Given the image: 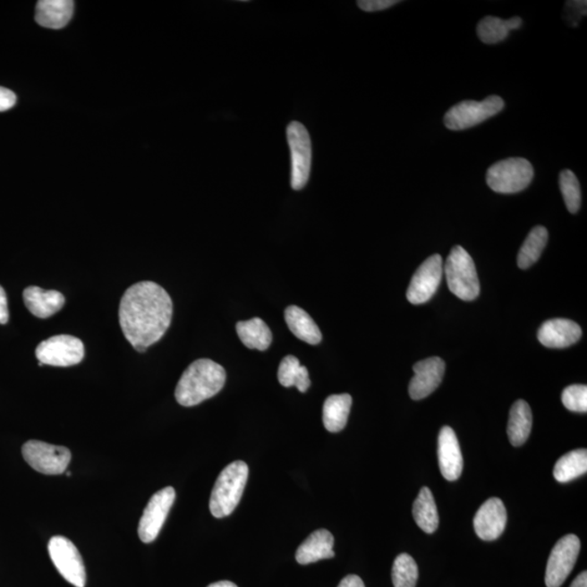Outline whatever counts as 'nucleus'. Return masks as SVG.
<instances>
[{
	"label": "nucleus",
	"instance_id": "f257e3e1",
	"mask_svg": "<svg viewBox=\"0 0 587 587\" xmlns=\"http://www.w3.org/2000/svg\"><path fill=\"white\" fill-rule=\"evenodd\" d=\"M172 315L174 303L169 294L155 282L135 283L121 298V330L139 353H145L164 337L171 325Z\"/></svg>",
	"mask_w": 587,
	"mask_h": 587
},
{
	"label": "nucleus",
	"instance_id": "f03ea898",
	"mask_svg": "<svg viewBox=\"0 0 587 587\" xmlns=\"http://www.w3.org/2000/svg\"><path fill=\"white\" fill-rule=\"evenodd\" d=\"M225 368L210 359H199L186 369L175 388V399L181 406L193 407L207 401L224 388Z\"/></svg>",
	"mask_w": 587,
	"mask_h": 587
},
{
	"label": "nucleus",
	"instance_id": "7ed1b4c3",
	"mask_svg": "<svg viewBox=\"0 0 587 587\" xmlns=\"http://www.w3.org/2000/svg\"><path fill=\"white\" fill-rule=\"evenodd\" d=\"M248 473L250 469L242 460L222 470L210 496L209 508L215 518L227 517L235 510L244 493Z\"/></svg>",
	"mask_w": 587,
	"mask_h": 587
},
{
	"label": "nucleus",
	"instance_id": "20e7f679",
	"mask_svg": "<svg viewBox=\"0 0 587 587\" xmlns=\"http://www.w3.org/2000/svg\"><path fill=\"white\" fill-rule=\"evenodd\" d=\"M445 276L450 292L460 300L474 301L480 294V281L474 261L462 246L454 247L445 263Z\"/></svg>",
	"mask_w": 587,
	"mask_h": 587
},
{
	"label": "nucleus",
	"instance_id": "39448f33",
	"mask_svg": "<svg viewBox=\"0 0 587 587\" xmlns=\"http://www.w3.org/2000/svg\"><path fill=\"white\" fill-rule=\"evenodd\" d=\"M534 170L530 161L509 158L499 161L488 170L487 183L496 193L515 194L531 184Z\"/></svg>",
	"mask_w": 587,
	"mask_h": 587
},
{
	"label": "nucleus",
	"instance_id": "423d86ee",
	"mask_svg": "<svg viewBox=\"0 0 587 587\" xmlns=\"http://www.w3.org/2000/svg\"><path fill=\"white\" fill-rule=\"evenodd\" d=\"M504 107L503 98L496 95L482 101L464 100L447 111L444 116V123L449 130H467L492 118Z\"/></svg>",
	"mask_w": 587,
	"mask_h": 587
},
{
	"label": "nucleus",
	"instance_id": "0eeeda50",
	"mask_svg": "<svg viewBox=\"0 0 587 587\" xmlns=\"http://www.w3.org/2000/svg\"><path fill=\"white\" fill-rule=\"evenodd\" d=\"M292 157V189L301 191L310 180L312 147L310 133L302 123L293 121L286 130Z\"/></svg>",
	"mask_w": 587,
	"mask_h": 587
},
{
	"label": "nucleus",
	"instance_id": "6e6552de",
	"mask_svg": "<svg viewBox=\"0 0 587 587\" xmlns=\"http://www.w3.org/2000/svg\"><path fill=\"white\" fill-rule=\"evenodd\" d=\"M48 553L55 569L65 581L75 587H85L86 571L82 556L72 541L64 536H54L48 543Z\"/></svg>",
	"mask_w": 587,
	"mask_h": 587
},
{
	"label": "nucleus",
	"instance_id": "1a4fd4ad",
	"mask_svg": "<svg viewBox=\"0 0 587 587\" xmlns=\"http://www.w3.org/2000/svg\"><path fill=\"white\" fill-rule=\"evenodd\" d=\"M22 455L25 462L34 470L48 475L65 472L71 460V452L67 447L40 442V440H29L25 443Z\"/></svg>",
	"mask_w": 587,
	"mask_h": 587
},
{
	"label": "nucleus",
	"instance_id": "9d476101",
	"mask_svg": "<svg viewBox=\"0 0 587 587\" xmlns=\"http://www.w3.org/2000/svg\"><path fill=\"white\" fill-rule=\"evenodd\" d=\"M35 353L43 366L71 367L83 361L84 344L78 337L63 334L39 343Z\"/></svg>",
	"mask_w": 587,
	"mask_h": 587
},
{
	"label": "nucleus",
	"instance_id": "9b49d317",
	"mask_svg": "<svg viewBox=\"0 0 587 587\" xmlns=\"http://www.w3.org/2000/svg\"><path fill=\"white\" fill-rule=\"evenodd\" d=\"M578 536L566 535L557 541L546 566L545 583L548 587H560L574 568L580 554Z\"/></svg>",
	"mask_w": 587,
	"mask_h": 587
},
{
	"label": "nucleus",
	"instance_id": "f8f14e48",
	"mask_svg": "<svg viewBox=\"0 0 587 587\" xmlns=\"http://www.w3.org/2000/svg\"><path fill=\"white\" fill-rule=\"evenodd\" d=\"M175 500V490L168 487L149 499L139 523V536L143 543H151L159 535Z\"/></svg>",
	"mask_w": 587,
	"mask_h": 587
},
{
	"label": "nucleus",
	"instance_id": "ddd939ff",
	"mask_svg": "<svg viewBox=\"0 0 587 587\" xmlns=\"http://www.w3.org/2000/svg\"><path fill=\"white\" fill-rule=\"evenodd\" d=\"M443 260L439 255L428 258L410 282L407 291V300L413 305H420L431 300L443 277Z\"/></svg>",
	"mask_w": 587,
	"mask_h": 587
},
{
	"label": "nucleus",
	"instance_id": "4468645a",
	"mask_svg": "<svg viewBox=\"0 0 587 587\" xmlns=\"http://www.w3.org/2000/svg\"><path fill=\"white\" fill-rule=\"evenodd\" d=\"M414 377L409 384V395L420 401L431 395L442 383L445 373L443 359L432 357L419 362L413 366Z\"/></svg>",
	"mask_w": 587,
	"mask_h": 587
},
{
	"label": "nucleus",
	"instance_id": "2eb2a0df",
	"mask_svg": "<svg viewBox=\"0 0 587 587\" xmlns=\"http://www.w3.org/2000/svg\"><path fill=\"white\" fill-rule=\"evenodd\" d=\"M507 523V513L499 498L487 500L478 510L473 520L475 533L481 540H494L503 534Z\"/></svg>",
	"mask_w": 587,
	"mask_h": 587
},
{
	"label": "nucleus",
	"instance_id": "dca6fc26",
	"mask_svg": "<svg viewBox=\"0 0 587 587\" xmlns=\"http://www.w3.org/2000/svg\"><path fill=\"white\" fill-rule=\"evenodd\" d=\"M438 456L440 473L447 481H456L463 473L464 460L456 434L449 427L440 430Z\"/></svg>",
	"mask_w": 587,
	"mask_h": 587
},
{
	"label": "nucleus",
	"instance_id": "f3484780",
	"mask_svg": "<svg viewBox=\"0 0 587 587\" xmlns=\"http://www.w3.org/2000/svg\"><path fill=\"white\" fill-rule=\"evenodd\" d=\"M582 330L578 323L568 319H551L540 328L538 337L541 345L549 348H566L580 340Z\"/></svg>",
	"mask_w": 587,
	"mask_h": 587
},
{
	"label": "nucleus",
	"instance_id": "a211bd4d",
	"mask_svg": "<svg viewBox=\"0 0 587 587\" xmlns=\"http://www.w3.org/2000/svg\"><path fill=\"white\" fill-rule=\"evenodd\" d=\"M23 300L30 312L35 317L47 319L63 310L65 298L58 291H45L38 286H30L23 292Z\"/></svg>",
	"mask_w": 587,
	"mask_h": 587
},
{
	"label": "nucleus",
	"instance_id": "6ab92c4d",
	"mask_svg": "<svg viewBox=\"0 0 587 587\" xmlns=\"http://www.w3.org/2000/svg\"><path fill=\"white\" fill-rule=\"evenodd\" d=\"M334 538L328 530L320 529L308 536L298 548L296 560L300 565H310L336 556L333 550Z\"/></svg>",
	"mask_w": 587,
	"mask_h": 587
},
{
	"label": "nucleus",
	"instance_id": "aec40b11",
	"mask_svg": "<svg viewBox=\"0 0 587 587\" xmlns=\"http://www.w3.org/2000/svg\"><path fill=\"white\" fill-rule=\"evenodd\" d=\"M74 3L71 0H40L35 20L40 27L59 30L72 19Z\"/></svg>",
	"mask_w": 587,
	"mask_h": 587
},
{
	"label": "nucleus",
	"instance_id": "412c9836",
	"mask_svg": "<svg viewBox=\"0 0 587 587\" xmlns=\"http://www.w3.org/2000/svg\"><path fill=\"white\" fill-rule=\"evenodd\" d=\"M285 316L288 328L297 338L311 344V345H318L322 341L320 328L302 308L297 306L287 307Z\"/></svg>",
	"mask_w": 587,
	"mask_h": 587
},
{
	"label": "nucleus",
	"instance_id": "4be33fe9",
	"mask_svg": "<svg viewBox=\"0 0 587 587\" xmlns=\"http://www.w3.org/2000/svg\"><path fill=\"white\" fill-rule=\"evenodd\" d=\"M353 398L351 395H331L323 404V424L328 432H341L346 427L351 413Z\"/></svg>",
	"mask_w": 587,
	"mask_h": 587
},
{
	"label": "nucleus",
	"instance_id": "5701e85b",
	"mask_svg": "<svg viewBox=\"0 0 587 587\" xmlns=\"http://www.w3.org/2000/svg\"><path fill=\"white\" fill-rule=\"evenodd\" d=\"M532 430V412L529 404L520 399L510 409L508 438L511 445L521 447L528 440Z\"/></svg>",
	"mask_w": 587,
	"mask_h": 587
},
{
	"label": "nucleus",
	"instance_id": "b1692460",
	"mask_svg": "<svg viewBox=\"0 0 587 587\" xmlns=\"http://www.w3.org/2000/svg\"><path fill=\"white\" fill-rule=\"evenodd\" d=\"M237 336L247 348L267 351L272 343V332L260 318L240 321L236 325Z\"/></svg>",
	"mask_w": 587,
	"mask_h": 587
},
{
	"label": "nucleus",
	"instance_id": "393cba45",
	"mask_svg": "<svg viewBox=\"0 0 587 587\" xmlns=\"http://www.w3.org/2000/svg\"><path fill=\"white\" fill-rule=\"evenodd\" d=\"M413 515L419 528L425 533L432 534L438 528V513L431 490L422 488L414 500Z\"/></svg>",
	"mask_w": 587,
	"mask_h": 587
},
{
	"label": "nucleus",
	"instance_id": "a878e982",
	"mask_svg": "<svg viewBox=\"0 0 587 587\" xmlns=\"http://www.w3.org/2000/svg\"><path fill=\"white\" fill-rule=\"evenodd\" d=\"M521 25H523V20L519 17L509 20L487 17L479 22L477 33L483 43L498 44L507 38L509 32L519 29Z\"/></svg>",
	"mask_w": 587,
	"mask_h": 587
},
{
	"label": "nucleus",
	"instance_id": "bb28decb",
	"mask_svg": "<svg viewBox=\"0 0 587 587\" xmlns=\"http://www.w3.org/2000/svg\"><path fill=\"white\" fill-rule=\"evenodd\" d=\"M278 382L285 387H296L301 393L307 392L311 381L307 368L302 366L295 356H286L280 363L277 371Z\"/></svg>",
	"mask_w": 587,
	"mask_h": 587
},
{
	"label": "nucleus",
	"instance_id": "cd10ccee",
	"mask_svg": "<svg viewBox=\"0 0 587 587\" xmlns=\"http://www.w3.org/2000/svg\"><path fill=\"white\" fill-rule=\"evenodd\" d=\"M587 472V450L576 449L566 454L555 464L554 477L560 483L581 477Z\"/></svg>",
	"mask_w": 587,
	"mask_h": 587
},
{
	"label": "nucleus",
	"instance_id": "c85d7f7f",
	"mask_svg": "<svg viewBox=\"0 0 587 587\" xmlns=\"http://www.w3.org/2000/svg\"><path fill=\"white\" fill-rule=\"evenodd\" d=\"M549 242V231L544 226H535L529 233L523 245L521 246L518 255V266L520 269H528L540 259L541 252L545 250Z\"/></svg>",
	"mask_w": 587,
	"mask_h": 587
},
{
	"label": "nucleus",
	"instance_id": "c756f323",
	"mask_svg": "<svg viewBox=\"0 0 587 587\" xmlns=\"http://www.w3.org/2000/svg\"><path fill=\"white\" fill-rule=\"evenodd\" d=\"M418 578V566L413 557L408 554L398 555L392 569L394 587H416Z\"/></svg>",
	"mask_w": 587,
	"mask_h": 587
},
{
	"label": "nucleus",
	"instance_id": "7c9ffc66",
	"mask_svg": "<svg viewBox=\"0 0 587 587\" xmlns=\"http://www.w3.org/2000/svg\"><path fill=\"white\" fill-rule=\"evenodd\" d=\"M559 185L566 209L570 214H576L581 207V186L574 172L564 170L560 172Z\"/></svg>",
	"mask_w": 587,
	"mask_h": 587
},
{
	"label": "nucleus",
	"instance_id": "2f4dec72",
	"mask_svg": "<svg viewBox=\"0 0 587 587\" xmlns=\"http://www.w3.org/2000/svg\"><path fill=\"white\" fill-rule=\"evenodd\" d=\"M564 406L574 413H586L587 412V387L582 384L571 386L565 388L563 392Z\"/></svg>",
	"mask_w": 587,
	"mask_h": 587
},
{
	"label": "nucleus",
	"instance_id": "473e14b6",
	"mask_svg": "<svg viewBox=\"0 0 587 587\" xmlns=\"http://www.w3.org/2000/svg\"><path fill=\"white\" fill-rule=\"evenodd\" d=\"M398 3V0H359L357 4L363 12L376 13L391 8Z\"/></svg>",
	"mask_w": 587,
	"mask_h": 587
},
{
	"label": "nucleus",
	"instance_id": "72a5a7b5",
	"mask_svg": "<svg viewBox=\"0 0 587 587\" xmlns=\"http://www.w3.org/2000/svg\"><path fill=\"white\" fill-rule=\"evenodd\" d=\"M17 103V96L8 89L0 86V111L12 109Z\"/></svg>",
	"mask_w": 587,
	"mask_h": 587
},
{
	"label": "nucleus",
	"instance_id": "f704fd0d",
	"mask_svg": "<svg viewBox=\"0 0 587 587\" xmlns=\"http://www.w3.org/2000/svg\"><path fill=\"white\" fill-rule=\"evenodd\" d=\"M9 320V311L6 292L0 286V325H6Z\"/></svg>",
	"mask_w": 587,
	"mask_h": 587
},
{
	"label": "nucleus",
	"instance_id": "c9c22d12",
	"mask_svg": "<svg viewBox=\"0 0 587 587\" xmlns=\"http://www.w3.org/2000/svg\"><path fill=\"white\" fill-rule=\"evenodd\" d=\"M337 587H366L363 581L358 575H347L341 581L340 585Z\"/></svg>",
	"mask_w": 587,
	"mask_h": 587
},
{
	"label": "nucleus",
	"instance_id": "e433bc0d",
	"mask_svg": "<svg viewBox=\"0 0 587 587\" xmlns=\"http://www.w3.org/2000/svg\"><path fill=\"white\" fill-rule=\"evenodd\" d=\"M570 587H587V574L586 571L582 572L576 579L572 582Z\"/></svg>",
	"mask_w": 587,
	"mask_h": 587
},
{
	"label": "nucleus",
	"instance_id": "4c0bfd02",
	"mask_svg": "<svg viewBox=\"0 0 587 587\" xmlns=\"http://www.w3.org/2000/svg\"><path fill=\"white\" fill-rule=\"evenodd\" d=\"M208 587H239L236 584L233 583V582L230 581H219L216 582V583L210 584Z\"/></svg>",
	"mask_w": 587,
	"mask_h": 587
},
{
	"label": "nucleus",
	"instance_id": "58836bf2",
	"mask_svg": "<svg viewBox=\"0 0 587 587\" xmlns=\"http://www.w3.org/2000/svg\"><path fill=\"white\" fill-rule=\"evenodd\" d=\"M67 475H68V477H70V475H71V472H67Z\"/></svg>",
	"mask_w": 587,
	"mask_h": 587
}]
</instances>
